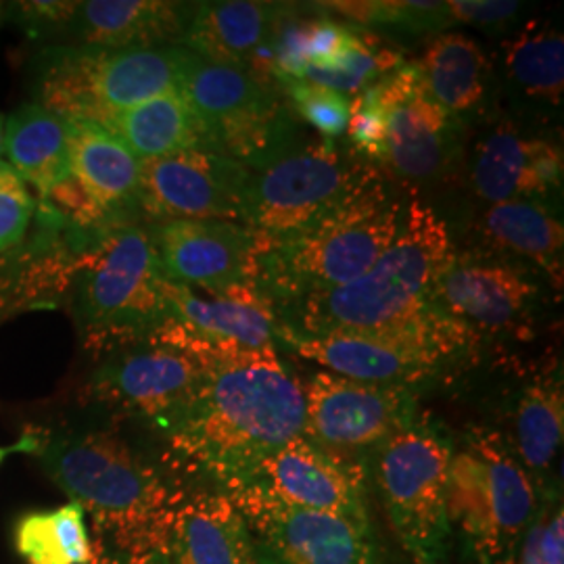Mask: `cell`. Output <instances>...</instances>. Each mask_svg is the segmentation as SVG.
I'll return each mask as SVG.
<instances>
[{"instance_id":"obj_1","label":"cell","mask_w":564,"mask_h":564,"mask_svg":"<svg viewBox=\"0 0 564 564\" xmlns=\"http://www.w3.org/2000/svg\"><path fill=\"white\" fill-rule=\"evenodd\" d=\"M34 433L32 456L93 521L90 564H144L170 554L186 494L162 468L111 431Z\"/></svg>"},{"instance_id":"obj_2","label":"cell","mask_w":564,"mask_h":564,"mask_svg":"<svg viewBox=\"0 0 564 564\" xmlns=\"http://www.w3.org/2000/svg\"><path fill=\"white\" fill-rule=\"evenodd\" d=\"M302 384L276 349L209 372L199 393L162 431L167 456L191 475L230 491L260 464L303 433Z\"/></svg>"},{"instance_id":"obj_3","label":"cell","mask_w":564,"mask_h":564,"mask_svg":"<svg viewBox=\"0 0 564 564\" xmlns=\"http://www.w3.org/2000/svg\"><path fill=\"white\" fill-rule=\"evenodd\" d=\"M405 209L375 172L351 197L300 230L276 239L256 235L251 282L279 310L356 281L398 237Z\"/></svg>"},{"instance_id":"obj_4","label":"cell","mask_w":564,"mask_h":564,"mask_svg":"<svg viewBox=\"0 0 564 564\" xmlns=\"http://www.w3.org/2000/svg\"><path fill=\"white\" fill-rule=\"evenodd\" d=\"M454 258L444 220L429 205L410 202L398 237L370 270L337 289L281 305L279 328L324 335L410 321L433 303L435 286Z\"/></svg>"},{"instance_id":"obj_5","label":"cell","mask_w":564,"mask_h":564,"mask_svg":"<svg viewBox=\"0 0 564 564\" xmlns=\"http://www.w3.org/2000/svg\"><path fill=\"white\" fill-rule=\"evenodd\" d=\"M279 337L333 375L364 383L412 387L460 360L475 347L477 330L433 302L414 318L384 328L324 335H295L279 328Z\"/></svg>"},{"instance_id":"obj_6","label":"cell","mask_w":564,"mask_h":564,"mask_svg":"<svg viewBox=\"0 0 564 564\" xmlns=\"http://www.w3.org/2000/svg\"><path fill=\"white\" fill-rule=\"evenodd\" d=\"M167 284L149 232H111L88 253L76 284L74 302L86 345L102 354L144 341L170 318Z\"/></svg>"},{"instance_id":"obj_7","label":"cell","mask_w":564,"mask_h":564,"mask_svg":"<svg viewBox=\"0 0 564 564\" xmlns=\"http://www.w3.org/2000/svg\"><path fill=\"white\" fill-rule=\"evenodd\" d=\"M181 46L105 51L51 46L39 65V105L65 121L105 126L113 116L178 90Z\"/></svg>"},{"instance_id":"obj_8","label":"cell","mask_w":564,"mask_h":564,"mask_svg":"<svg viewBox=\"0 0 564 564\" xmlns=\"http://www.w3.org/2000/svg\"><path fill=\"white\" fill-rule=\"evenodd\" d=\"M445 510L484 564L508 561L535 517V489L505 445L473 437L452 456Z\"/></svg>"},{"instance_id":"obj_9","label":"cell","mask_w":564,"mask_h":564,"mask_svg":"<svg viewBox=\"0 0 564 564\" xmlns=\"http://www.w3.org/2000/svg\"><path fill=\"white\" fill-rule=\"evenodd\" d=\"M178 90L209 132L212 149L258 170L293 147L295 123L274 88L242 69L216 65L181 46Z\"/></svg>"},{"instance_id":"obj_10","label":"cell","mask_w":564,"mask_h":564,"mask_svg":"<svg viewBox=\"0 0 564 564\" xmlns=\"http://www.w3.org/2000/svg\"><path fill=\"white\" fill-rule=\"evenodd\" d=\"M375 172L328 139L289 147L258 172L249 170L242 224L265 239L291 235L351 197Z\"/></svg>"},{"instance_id":"obj_11","label":"cell","mask_w":564,"mask_h":564,"mask_svg":"<svg viewBox=\"0 0 564 564\" xmlns=\"http://www.w3.org/2000/svg\"><path fill=\"white\" fill-rule=\"evenodd\" d=\"M452 444L429 424H410L393 435L379 458V485L403 550L421 564H435L447 550L452 527L445 510Z\"/></svg>"},{"instance_id":"obj_12","label":"cell","mask_w":564,"mask_h":564,"mask_svg":"<svg viewBox=\"0 0 564 564\" xmlns=\"http://www.w3.org/2000/svg\"><path fill=\"white\" fill-rule=\"evenodd\" d=\"M212 370L191 354L144 339L113 351L93 375L90 393L162 433L193 402Z\"/></svg>"},{"instance_id":"obj_13","label":"cell","mask_w":564,"mask_h":564,"mask_svg":"<svg viewBox=\"0 0 564 564\" xmlns=\"http://www.w3.org/2000/svg\"><path fill=\"white\" fill-rule=\"evenodd\" d=\"M224 494L249 527L260 564H379L372 524L276 505L245 487Z\"/></svg>"},{"instance_id":"obj_14","label":"cell","mask_w":564,"mask_h":564,"mask_svg":"<svg viewBox=\"0 0 564 564\" xmlns=\"http://www.w3.org/2000/svg\"><path fill=\"white\" fill-rule=\"evenodd\" d=\"M239 487L276 505L370 524L362 464L307 440L303 433L265 458Z\"/></svg>"},{"instance_id":"obj_15","label":"cell","mask_w":564,"mask_h":564,"mask_svg":"<svg viewBox=\"0 0 564 564\" xmlns=\"http://www.w3.org/2000/svg\"><path fill=\"white\" fill-rule=\"evenodd\" d=\"M303 435L328 449L383 445L412 424L414 391L318 372L303 389Z\"/></svg>"},{"instance_id":"obj_16","label":"cell","mask_w":564,"mask_h":564,"mask_svg":"<svg viewBox=\"0 0 564 564\" xmlns=\"http://www.w3.org/2000/svg\"><path fill=\"white\" fill-rule=\"evenodd\" d=\"M249 167L207 149L141 163L139 199L160 220L242 223V195Z\"/></svg>"},{"instance_id":"obj_17","label":"cell","mask_w":564,"mask_h":564,"mask_svg":"<svg viewBox=\"0 0 564 564\" xmlns=\"http://www.w3.org/2000/svg\"><path fill=\"white\" fill-rule=\"evenodd\" d=\"M370 88L387 120L383 162L408 181L435 176L449 158L456 118L429 99L419 65L402 63Z\"/></svg>"},{"instance_id":"obj_18","label":"cell","mask_w":564,"mask_h":564,"mask_svg":"<svg viewBox=\"0 0 564 564\" xmlns=\"http://www.w3.org/2000/svg\"><path fill=\"white\" fill-rule=\"evenodd\" d=\"M170 281L209 295L251 282L256 232L226 220H163L151 235Z\"/></svg>"},{"instance_id":"obj_19","label":"cell","mask_w":564,"mask_h":564,"mask_svg":"<svg viewBox=\"0 0 564 564\" xmlns=\"http://www.w3.org/2000/svg\"><path fill=\"white\" fill-rule=\"evenodd\" d=\"M284 13L279 4L256 0L193 4L182 48L270 84L276 78L274 41Z\"/></svg>"},{"instance_id":"obj_20","label":"cell","mask_w":564,"mask_h":564,"mask_svg":"<svg viewBox=\"0 0 564 564\" xmlns=\"http://www.w3.org/2000/svg\"><path fill=\"white\" fill-rule=\"evenodd\" d=\"M561 144L500 128L475 149L470 181L484 202H542L563 188Z\"/></svg>"},{"instance_id":"obj_21","label":"cell","mask_w":564,"mask_h":564,"mask_svg":"<svg viewBox=\"0 0 564 564\" xmlns=\"http://www.w3.org/2000/svg\"><path fill=\"white\" fill-rule=\"evenodd\" d=\"M538 297V286L510 265L481 260L449 263L437 282L433 302L475 330L523 326Z\"/></svg>"},{"instance_id":"obj_22","label":"cell","mask_w":564,"mask_h":564,"mask_svg":"<svg viewBox=\"0 0 564 564\" xmlns=\"http://www.w3.org/2000/svg\"><path fill=\"white\" fill-rule=\"evenodd\" d=\"M193 4L167 0H88L78 2L72 32L78 46L105 51L163 48L181 42Z\"/></svg>"},{"instance_id":"obj_23","label":"cell","mask_w":564,"mask_h":564,"mask_svg":"<svg viewBox=\"0 0 564 564\" xmlns=\"http://www.w3.org/2000/svg\"><path fill=\"white\" fill-rule=\"evenodd\" d=\"M170 564H260L251 531L224 491L186 494L178 510Z\"/></svg>"},{"instance_id":"obj_24","label":"cell","mask_w":564,"mask_h":564,"mask_svg":"<svg viewBox=\"0 0 564 564\" xmlns=\"http://www.w3.org/2000/svg\"><path fill=\"white\" fill-rule=\"evenodd\" d=\"M69 172L102 214L139 199L141 160L123 142L93 121H67Z\"/></svg>"},{"instance_id":"obj_25","label":"cell","mask_w":564,"mask_h":564,"mask_svg":"<svg viewBox=\"0 0 564 564\" xmlns=\"http://www.w3.org/2000/svg\"><path fill=\"white\" fill-rule=\"evenodd\" d=\"M102 128L113 132L141 162L191 149H212L209 132L181 90L121 111Z\"/></svg>"},{"instance_id":"obj_26","label":"cell","mask_w":564,"mask_h":564,"mask_svg":"<svg viewBox=\"0 0 564 564\" xmlns=\"http://www.w3.org/2000/svg\"><path fill=\"white\" fill-rule=\"evenodd\" d=\"M4 155L42 202L72 174L69 126L39 102H25L4 123Z\"/></svg>"},{"instance_id":"obj_27","label":"cell","mask_w":564,"mask_h":564,"mask_svg":"<svg viewBox=\"0 0 564 564\" xmlns=\"http://www.w3.org/2000/svg\"><path fill=\"white\" fill-rule=\"evenodd\" d=\"M416 65L424 93L447 116L470 113L484 101L489 59L481 44L463 32H447L433 39Z\"/></svg>"},{"instance_id":"obj_28","label":"cell","mask_w":564,"mask_h":564,"mask_svg":"<svg viewBox=\"0 0 564 564\" xmlns=\"http://www.w3.org/2000/svg\"><path fill=\"white\" fill-rule=\"evenodd\" d=\"M481 230L494 247L540 263L558 286L563 284L564 228L547 203H496L485 212Z\"/></svg>"},{"instance_id":"obj_29","label":"cell","mask_w":564,"mask_h":564,"mask_svg":"<svg viewBox=\"0 0 564 564\" xmlns=\"http://www.w3.org/2000/svg\"><path fill=\"white\" fill-rule=\"evenodd\" d=\"M506 76L533 101L558 107L564 93V39L554 25L527 23L502 44Z\"/></svg>"},{"instance_id":"obj_30","label":"cell","mask_w":564,"mask_h":564,"mask_svg":"<svg viewBox=\"0 0 564 564\" xmlns=\"http://www.w3.org/2000/svg\"><path fill=\"white\" fill-rule=\"evenodd\" d=\"M15 550L28 564H90L93 538L80 505L34 510L15 523Z\"/></svg>"},{"instance_id":"obj_31","label":"cell","mask_w":564,"mask_h":564,"mask_svg":"<svg viewBox=\"0 0 564 564\" xmlns=\"http://www.w3.org/2000/svg\"><path fill=\"white\" fill-rule=\"evenodd\" d=\"M564 395L561 381H542L524 389L517 410V442L531 470H545L563 444Z\"/></svg>"},{"instance_id":"obj_32","label":"cell","mask_w":564,"mask_h":564,"mask_svg":"<svg viewBox=\"0 0 564 564\" xmlns=\"http://www.w3.org/2000/svg\"><path fill=\"white\" fill-rule=\"evenodd\" d=\"M402 55L391 48H379L372 39L362 36L345 57L337 61L333 67H314L307 65L303 72V80L314 82L324 88H330L339 95H356L362 93L375 82L381 80L393 69L402 65Z\"/></svg>"},{"instance_id":"obj_33","label":"cell","mask_w":564,"mask_h":564,"mask_svg":"<svg viewBox=\"0 0 564 564\" xmlns=\"http://www.w3.org/2000/svg\"><path fill=\"white\" fill-rule=\"evenodd\" d=\"M360 25H398L408 32H437L454 25L447 2L421 0H341L324 2Z\"/></svg>"},{"instance_id":"obj_34","label":"cell","mask_w":564,"mask_h":564,"mask_svg":"<svg viewBox=\"0 0 564 564\" xmlns=\"http://www.w3.org/2000/svg\"><path fill=\"white\" fill-rule=\"evenodd\" d=\"M282 86L303 120L323 132L328 141L341 137L349 121V99L314 82L281 78Z\"/></svg>"},{"instance_id":"obj_35","label":"cell","mask_w":564,"mask_h":564,"mask_svg":"<svg viewBox=\"0 0 564 564\" xmlns=\"http://www.w3.org/2000/svg\"><path fill=\"white\" fill-rule=\"evenodd\" d=\"M36 209L28 184L18 172L0 160V253L13 249L23 239Z\"/></svg>"},{"instance_id":"obj_36","label":"cell","mask_w":564,"mask_h":564,"mask_svg":"<svg viewBox=\"0 0 564 564\" xmlns=\"http://www.w3.org/2000/svg\"><path fill=\"white\" fill-rule=\"evenodd\" d=\"M349 142L370 160H384L387 144V120L381 102L377 101L372 88L362 90L356 101L349 102V121L345 128Z\"/></svg>"},{"instance_id":"obj_37","label":"cell","mask_w":564,"mask_h":564,"mask_svg":"<svg viewBox=\"0 0 564 564\" xmlns=\"http://www.w3.org/2000/svg\"><path fill=\"white\" fill-rule=\"evenodd\" d=\"M364 34L354 28H345L335 21H312L305 28V48L307 65L333 67L345 57L356 44H360Z\"/></svg>"},{"instance_id":"obj_38","label":"cell","mask_w":564,"mask_h":564,"mask_svg":"<svg viewBox=\"0 0 564 564\" xmlns=\"http://www.w3.org/2000/svg\"><path fill=\"white\" fill-rule=\"evenodd\" d=\"M9 13L30 36H51L59 30H69L76 18L78 2L63 0H28L11 2Z\"/></svg>"},{"instance_id":"obj_39","label":"cell","mask_w":564,"mask_h":564,"mask_svg":"<svg viewBox=\"0 0 564 564\" xmlns=\"http://www.w3.org/2000/svg\"><path fill=\"white\" fill-rule=\"evenodd\" d=\"M449 15L454 23H466L479 30H505L517 20L521 2L514 0H449Z\"/></svg>"},{"instance_id":"obj_40","label":"cell","mask_w":564,"mask_h":564,"mask_svg":"<svg viewBox=\"0 0 564 564\" xmlns=\"http://www.w3.org/2000/svg\"><path fill=\"white\" fill-rule=\"evenodd\" d=\"M305 28L307 23L286 20V13L281 20L276 41H274V69L276 80L293 78L303 80V72L307 67V48H305Z\"/></svg>"},{"instance_id":"obj_41","label":"cell","mask_w":564,"mask_h":564,"mask_svg":"<svg viewBox=\"0 0 564 564\" xmlns=\"http://www.w3.org/2000/svg\"><path fill=\"white\" fill-rule=\"evenodd\" d=\"M540 556L544 564H564L563 510H558L550 523L540 531Z\"/></svg>"},{"instance_id":"obj_42","label":"cell","mask_w":564,"mask_h":564,"mask_svg":"<svg viewBox=\"0 0 564 564\" xmlns=\"http://www.w3.org/2000/svg\"><path fill=\"white\" fill-rule=\"evenodd\" d=\"M540 531H542V523L531 524V529L524 538L521 564H544L542 563V556H540Z\"/></svg>"},{"instance_id":"obj_43","label":"cell","mask_w":564,"mask_h":564,"mask_svg":"<svg viewBox=\"0 0 564 564\" xmlns=\"http://www.w3.org/2000/svg\"><path fill=\"white\" fill-rule=\"evenodd\" d=\"M36 447V433H25L18 444L0 445V464L4 463L7 456L11 454H34Z\"/></svg>"},{"instance_id":"obj_44","label":"cell","mask_w":564,"mask_h":564,"mask_svg":"<svg viewBox=\"0 0 564 564\" xmlns=\"http://www.w3.org/2000/svg\"><path fill=\"white\" fill-rule=\"evenodd\" d=\"M4 123H7V118L0 116V158L4 155Z\"/></svg>"},{"instance_id":"obj_45","label":"cell","mask_w":564,"mask_h":564,"mask_svg":"<svg viewBox=\"0 0 564 564\" xmlns=\"http://www.w3.org/2000/svg\"><path fill=\"white\" fill-rule=\"evenodd\" d=\"M144 564H170V561H167V556H160V558H155V561H149V563Z\"/></svg>"}]
</instances>
